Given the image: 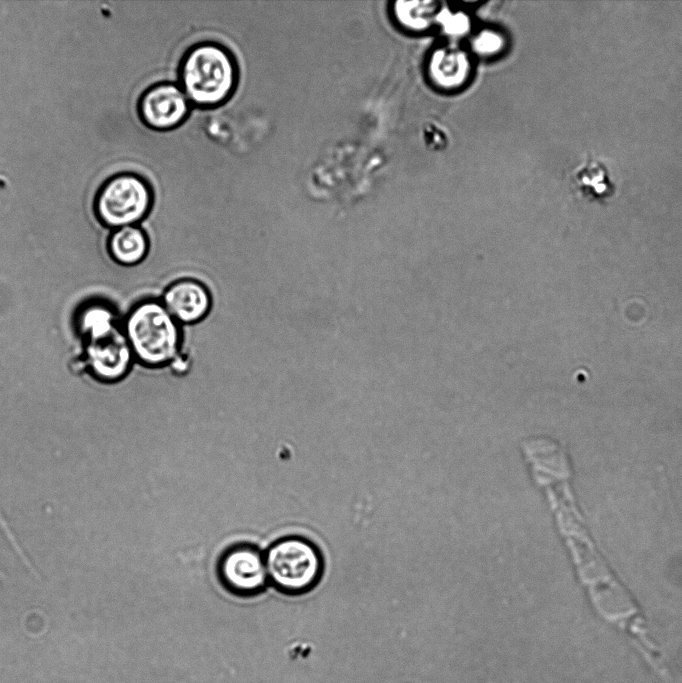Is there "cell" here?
Here are the masks:
<instances>
[{
    "label": "cell",
    "instance_id": "cell-1",
    "mask_svg": "<svg viewBox=\"0 0 682 683\" xmlns=\"http://www.w3.org/2000/svg\"><path fill=\"white\" fill-rule=\"evenodd\" d=\"M178 79L190 103L212 108L233 94L238 83V67L226 47L205 41L193 45L182 56Z\"/></svg>",
    "mask_w": 682,
    "mask_h": 683
},
{
    "label": "cell",
    "instance_id": "cell-2",
    "mask_svg": "<svg viewBox=\"0 0 682 683\" xmlns=\"http://www.w3.org/2000/svg\"><path fill=\"white\" fill-rule=\"evenodd\" d=\"M123 330L141 364L157 368L172 362L181 346V330L161 301L146 299L127 313Z\"/></svg>",
    "mask_w": 682,
    "mask_h": 683
},
{
    "label": "cell",
    "instance_id": "cell-3",
    "mask_svg": "<svg viewBox=\"0 0 682 683\" xmlns=\"http://www.w3.org/2000/svg\"><path fill=\"white\" fill-rule=\"evenodd\" d=\"M265 565L268 580L288 594L309 591L322 573V559L317 548L300 537L283 538L267 551Z\"/></svg>",
    "mask_w": 682,
    "mask_h": 683
},
{
    "label": "cell",
    "instance_id": "cell-4",
    "mask_svg": "<svg viewBox=\"0 0 682 683\" xmlns=\"http://www.w3.org/2000/svg\"><path fill=\"white\" fill-rule=\"evenodd\" d=\"M153 192L142 176L123 172L109 177L94 199L97 219L110 228L136 225L149 213Z\"/></svg>",
    "mask_w": 682,
    "mask_h": 683
},
{
    "label": "cell",
    "instance_id": "cell-5",
    "mask_svg": "<svg viewBox=\"0 0 682 683\" xmlns=\"http://www.w3.org/2000/svg\"><path fill=\"white\" fill-rule=\"evenodd\" d=\"M84 340L83 360L96 379L115 382L128 374L135 358L123 325L88 336Z\"/></svg>",
    "mask_w": 682,
    "mask_h": 683
},
{
    "label": "cell",
    "instance_id": "cell-6",
    "mask_svg": "<svg viewBox=\"0 0 682 683\" xmlns=\"http://www.w3.org/2000/svg\"><path fill=\"white\" fill-rule=\"evenodd\" d=\"M218 572L223 585L240 596L261 592L268 581L265 559L251 545L235 546L226 551L220 559Z\"/></svg>",
    "mask_w": 682,
    "mask_h": 683
},
{
    "label": "cell",
    "instance_id": "cell-7",
    "mask_svg": "<svg viewBox=\"0 0 682 683\" xmlns=\"http://www.w3.org/2000/svg\"><path fill=\"white\" fill-rule=\"evenodd\" d=\"M190 104L178 84L159 82L142 93L137 108L147 127L164 131L176 128L187 118Z\"/></svg>",
    "mask_w": 682,
    "mask_h": 683
},
{
    "label": "cell",
    "instance_id": "cell-8",
    "mask_svg": "<svg viewBox=\"0 0 682 683\" xmlns=\"http://www.w3.org/2000/svg\"><path fill=\"white\" fill-rule=\"evenodd\" d=\"M161 302L178 323L193 324L203 319L211 308L209 290L200 281L180 279L169 285Z\"/></svg>",
    "mask_w": 682,
    "mask_h": 683
},
{
    "label": "cell",
    "instance_id": "cell-9",
    "mask_svg": "<svg viewBox=\"0 0 682 683\" xmlns=\"http://www.w3.org/2000/svg\"><path fill=\"white\" fill-rule=\"evenodd\" d=\"M149 241L146 233L137 225L114 229L107 241L111 259L122 266L139 264L147 255Z\"/></svg>",
    "mask_w": 682,
    "mask_h": 683
},
{
    "label": "cell",
    "instance_id": "cell-10",
    "mask_svg": "<svg viewBox=\"0 0 682 683\" xmlns=\"http://www.w3.org/2000/svg\"><path fill=\"white\" fill-rule=\"evenodd\" d=\"M467 61L460 53L441 52L434 60L435 76L443 84H454L464 76Z\"/></svg>",
    "mask_w": 682,
    "mask_h": 683
},
{
    "label": "cell",
    "instance_id": "cell-11",
    "mask_svg": "<svg viewBox=\"0 0 682 683\" xmlns=\"http://www.w3.org/2000/svg\"><path fill=\"white\" fill-rule=\"evenodd\" d=\"M500 38L494 33H484L476 40V49L480 52H493L499 48Z\"/></svg>",
    "mask_w": 682,
    "mask_h": 683
}]
</instances>
